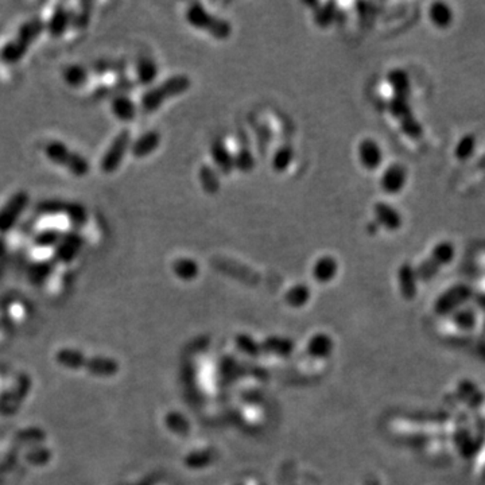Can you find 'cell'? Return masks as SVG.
Listing matches in <instances>:
<instances>
[{"instance_id":"35","label":"cell","mask_w":485,"mask_h":485,"mask_svg":"<svg viewBox=\"0 0 485 485\" xmlns=\"http://www.w3.org/2000/svg\"><path fill=\"white\" fill-rule=\"evenodd\" d=\"M334 17H336V4L334 3H328V4L323 6L320 11L316 13L314 20H316V23L320 27H328L329 24L333 23Z\"/></svg>"},{"instance_id":"37","label":"cell","mask_w":485,"mask_h":485,"mask_svg":"<svg viewBox=\"0 0 485 485\" xmlns=\"http://www.w3.org/2000/svg\"><path fill=\"white\" fill-rule=\"evenodd\" d=\"M288 297H290V300L293 302H301L307 297V288L303 287V286H298V287H295L294 290L290 291Z\"/></svg>"},{"instance_id":"19","label":"cell","mask_w":485,"mask_h":485,"mask_svg":"<svg viewBox=\"0 0 485 485\" xmlns=\"http://www.w3.org/2000/svg\"><path fill=\"white\" fill-rule=\"evenodd\" d=\"M127 62L121 59H99L93 61L89 66L91 73H95L98 76L105 75H116V76H125L127 72Z\"/></svg>"},{"instance_id":"25","label":"cell","mask_w":485,"mask_h":485,"mask_svg":"<svg viewBox=\"0 0 485 485\" xmlns=\"http://www.w3.org/2000/svg\"><path fill=\"white\" fill-rule=\"evenodd\" d=\"M63 235V231H61L59 228H45L38 231L34 236H33V244L37 248H56V245L60 243L61 238Z\"/></svg>"},{"instance_id":"22","label":"cell","mask_w":485,"mask_h":485,"mask_svg":"<svg viewBox=\"0 0 485 485\" xmlns=\"http://www.w3.org/2000/svg\"><path fill=\"white\" fill-rule=\"evenodd\" d=\"M429 18L431 23L438 29H447L452 26L454 14L450 6L444 1H436L429 8Z\"/></svg>"},{"instance_id":"38","label":"cell","mask_w":485,"mask_h":485,"mask_svg":"<svg viewBox=\"0 0 485 485\" xmlns=\"http://www.w3.org/2000/svg\"><path fill=\"white\" fill-rule=\"evenodd\" d=\"M379 228H380V225H379L378 222H372L368 224V226H367V231H368V232H369L371 235H375V233H378Z\"/></svg>"},{"instance_id":"8","label":"cell","mask_w":485,"mask_h":485,"mask_svg":"<svg viewBox=\"0 0 485 485\" xmlns=\"http://www.w3.org/2000/svg\"><path fill=\"white\" fill-rule=\"evenodd\" d=\"M85 239L79 231H66L63 232L60 243L54 248V259L62 264L73 262L81 249L84 248Z\"/></svg>"},{"instance_id":"29","label":"cell","mask_w":485,"mask_h":485,"mask_svg":"<svg viewBox=\"0 0 485 485\" xmlns=\"http://www.w3.org/2000/svg\"><path fill=\"white\" fill-rule=\"evenodd\" d=\"M235 158V169L240 170L243 173H248L255 167V158L249 147L245 144V141H243L242 147L238 151Z\"/></svg>"},{"instance_id":"30","label":"cell","mask_w":485,"mask_h":485,"mask_svg":"<svg viewBox=\"0 0 485 485\" xmlns=\"http://www.w3.org/2000/svg\"><path fill=\"white\" fill-rule=\"evenodd\" d=\"M293 158H294V150L291 146L284 144L282 147H279L272 158L274 170L278 173H282L290 166V163L293 162Z\"/></svg>"},{"instance_id":"1","label":"cell","mask_w":485,"mask_h":485,"mask_svg":"<svg viewBox=\"0 0 485 485\" xmlns=\"http://www.w3.org/2000/svg\"><path fill=\"white\" fill-rule=\"evenodd\" d=\"M190 86L192 81L185 75H176L169 77L162 81L161 84L148 88L141 95V111L146 114H154L166 101L187 92Z\"/></svg>"},{"instance_id":"36","label":"cell","mask_w":485,"mask_h":485,"mask_svg":"<svg viewBox=\"0 0 485 485\" xmlns=\"http://www.w3.org/2000/svg\"><path fill=\"white\" fill-rule=\"evenodd\" d=\"M82 10L76 14H72V27L85 29L91 20V4H82Z\"/></svg>"},{"instance_id":"15","label":"cell","mask_w":485,"mask_h":485,"mask_svg":"<svg viewBox=\"0 0 485 485\" xmlns=\"http://www.w3.org/2000/svg\"><path fill=\"white\" fill-rule=\"evenodd\" d=\"M137 86V82L134 80H131L130 77L127 76H121L119 77V80L111 85H102L100 88H98L95 92H93V98L98 99V100H101V99H114L115 96H119V95H130Z\"/></svg>"},{"instance_id":"2","label":"cell","mask_w":485,"mask_h":485,"mask_svg":"<svg viewBox=\"0 0 485 485\" xmlns=\"http://www.w3.org/2000/svg\"><path fill=\"white\" fill-rule=\"evenodd\" d=\"M45 157L56 166L65 169L70 176L76 178H84L91 173V163L81 155L80 153L72 150L63 141H52L45 146Z\"/></svg>"},{"instance_id":"14","label":"cell","mask_w":485,"mask_h":485,"mask_svg":"<svg viewBox=\"0 0 485 485\" xmlns=\"http://www.w3.org/2000/svg\"><path fill=\"white\" fill-rule=\"evenodd\" d=\"M376 222L388 231H398L402 226L401 213L387 202H376L374 206Z\"/></svg>"},{"instance_id":"12","label":"cell","mask_w":485,"mask_h":485,"mask_svg":"<svg viewBox=\"0 0 485 485\" xmlns=\"http://www.w3.org/2000/svg\"><path fill=\"white\" fill-rule=\"evenodd\" d=\"M160 144H161V134L158 131L150 130L141 134V137L137 138L135 141H132L130 151L135 158L141 160L151 155L160 147Z\"/></svg>"},{"instance_id":"11","label":"cell","mask_w":485,"mask_h":485,"mask_svg":"<svg viewBox=\"0 0 485 485\" xmlns=\"http://www.w3.org/2000/svg\"><path fill=\"white\" fill-rule=\"evenodd\" d=\"M407 181V169L402 163H392L384 170L382 187L388 194L399 193Z\"/></svg>"},{"instance_id":"20","label":"cell","mask_w":485,"mask_h":485,"mask_svg":"<svg viewBox=\"0 0 485 485\" xmlns=\"http://www.w3.org/2000/svg\"><path fill=\"white\" fill-rule=\"evenodd\" d=\"M210 155L213 158L215 164L219 167V170L222 171V174L229 176L233 171L235 158L231 154V151L228 150V147L224 144V141L219 139L212 144Z\"/></svg>"},{"instance_id":"34","label":"cell","mask_w":485,"mask_h":485,"mask_svg":"<svg viewBox=\"0 0 485 485\" xmlns=\"http://www.w3.org/2000/svg\"><path fill=\"white\" fill-rule=\"evenodd\" d=\"M399 125H401V130L404 135H407L411 139H419L424 135V127L419 121H417L415 116L402 121Z\"/></svg>"},{"instance_id":"17","label":"cell","mask_w":485,"mask_h":485,"mask_svg":"<svg viewBox=\"0 0 485 485\" xmlns=\"http://www.w3.org/2000/svg\"><path fill=\"white\" fill-rule=\"evenodd\" d=\"M91 79V70L88 66L81 63H70L62 69V80L75 89H80L88 84Z\"/></svg>"},{"instance_id":"32","label":"cell","mask_w":485,"mask_h":485,"mask_svg":"<svg viewBox=\"0 0 485 485\" xmlns=\"http://www.w3.org/2000/svg\"><path fill=\"white\" fill-rule=\"evenodd\" d=\"M52 270H53V263L47 262V261H40V262L31 264V267L29 270V275H30L31 281L42 282L52 274Z\"/></svg>"},{"instance_id":"5","label":"cell","mask_w":485,"mask_h":485,"mask_svg":"<svg viewBox=\"0 0 485 485\" xmlns=\"http://www.w3.org/2000/svg\"><path fill=\"white\" fill-rule=\"evenodd\" d=\"M37 210L40 215H49V216L62 215L73 225H77V226H81L88 222V210L80 202L49 199L45 201H40L37 205Z\"/></svg>"},{"instance_id":"10","label":"cell","mask_w":485,"mask_h":485,"mask_svg":"<svg viewBox=\"0 0 485 485\" xmlns=\"http://www.w3.org/2000/svg\"><path fill=\"white\" fill-rule=\"evenodd\" d=\"M43 33H45V20L40 17H34L20 23L17 34L13 40H17L23 47L30 50V47L36 43V40H38Z\"/></svg>"},{"instance_id":"31","label":"cell","mask_w":485,"mask_h":485,"mask_svg":"<svg viewBox=\"0 0 485 485\" xmlns=\"http://www.w3.org/2000/svg\"><path fill=\"white\" fill-rule=\"evenodd\" d=\"M173 270L182 279H192L199 274V264L192 259L181 258L174 262Z\"/></svg>"},{"instance_id":"28","label":"cell","mask_w":485,"mask_h":485,"mask_svg":"<svg viewBox=\"0 0 485 485\" xmlns=\"http://www.w3.org/2000/svg\"><path fill=\"white\" fill-rule=\"evenodd\" d=\"M336 271H337V263L330 256H323L314 265V275L321 282L329 281L333 275H336Z\"/></svg>"},{"instance_id":"23","label":"cell","mask_w":485,"mask_h":485,"mask_svg":"<svg viewBox=\"0 0 485 485\" xmlns=\"http://www.w3.org/2000/svg\"><path fill=\"white\" fill-rule=\"evenodd\" d=\"M387 81L394 91V96L408 98L411 95V81L403 69H392L387 75Z\"/></svg>"},{"instance_id":"18","label":"cell","mask_w":485,"mask_h":485,"mask_svg":"<svg viewBox=\"0 0 485 485\" xmlns=\"http://www.w3.org/2000/svg\"><path fill=\"white\" fill-rule=\"evenodd\" d=\"M137 84L141 86H150L158 76V65L150 56H141L135 65Z\"/></svg>"},{"instance_id":"24","label":"cell","mask_w":485,"mask_h":485,"mask_svg":"<svg viewBox=\"0 0 485 485\" xmlns=\"http://www.w3.org/2000/svg\"><path fill=\"white\" fill-rule=\"evenodd\" d=\"M388 111L399 124L414 116L410 99L402 98V96H392L391 98V100L388 101Z\"/></svg>"},{"instance_id":"6","label":"cell","mask_w":485,"mask_h":485,"mask_svg":"<svg viewBox=\"0 0 485 485\" xmlns=\"http://www.w3.org/2000/svg\"><path fill=\"white\" fill-rule=\"evenodd\" d=\"M30 203V194L26 190L14 193L0 208V235L11 232Z\"/></svg>"},{"instance_id":"7","label":"cell","mask_w":485,"mask_h":485,"mask_svg":"<svg viewBox=\"0 0 485 485\" xmlns=\"http://www.w3.org/2000/svg\"><path fill=\"white\" fill-rule=\"evenodd\" d=\"M456 255V248L450 242H440L434 245L429 258L417 268V275L422 279L433 278L441 267L452 262Z\"/></svg>"},{"instance_id":"21","label":"cell","mask_w":485,"mask_h":485,"mask_svg":"<svg viewBox=\"0 0 485 485\" xmlns=\"http://www.w3.org/2000/svg\"><path fill=\"white\" fill-rule=\"evenodd\" d=\"M213 265L216 268H219V271H222L228 275L232 277H240L244 281H255L256 279V274L251 270L247 268L245 265H243L240 263L232 262L229 259H220V258H215L213 259Z\"/></svg>"},{"instance_id":"33","label":"cell","mask_w":485,"mask_h":485,"mask_svg":"<svg viewBox=\"0 0 485 485\" xmlns=\"http://www.w3.org/2000/svg\"><path fill=\"white\" fill-rule=\"evenodd\" d=\"M399 279L402 284V290L404 294H413L415 290V274H414V268L410 264H403L399 270Z\"/></svg>"},{"instance_id":"13","label":"cell","mask_w":485,"mask_h":485,"mask_svg":"<svg viewBox=\"0 0 485 485\" xmlns=\"http://www.w3.org/2000/svg\"><path fill=\"white\" fill-rule=\"evenodd\" d=\"M112 115L123 123H131L137 119L138 107L130 95H119L111 99Z\"/></svg>"},{"instance_id":"16","label":"cell","mask_w":485,"mask_h":485,"mask_svg":"<svg viewBox=\"0 0 485 485\" xmlns=\"http://www.w3.org/2000/svg\"><path fill=\"white\" fill-rule=\"evenodd\" d=\"M359 157L365 169L375 170L383 161V153L380 146L374 139H364L359 146Z\"/></svg>"},{"instance_id":"9","label":"cell","mask_w":485,"mask_h":485,"mask_svg":"<svg viewBox=\"0 0 485 485\" xmlns=\"http://www.w3.org/2000/svg\"><path fill=\"white\" fill-rule=\"evenodd\" d=\"M70 27L72 13L63 4H56L50 18L45 22V33H47L54 40H60Z\"/></svg>"},{"instance_id":"27","label":"cell","mask_w":485,"mask_h":485,"mask_svg":"<svg viewBox=\"0 0 485 485\" xmlns=\"http://www.w3.org/2000/svg\"><path fill=\"white\" fill-rule=\"evenodd\" d=\"M476 147H477V141L472 134H465L460 141H457L456 147H454V157L456 160L460 162L469 161L473 154L476 153Z\"/></svg>"},{"instance_id":"3","label":"cell","mask_w":485,"mask_h":485,"mask_svg":"<svg viewBox=\"0 0 485 485\" xmlns=\"http://www.w3.org/2000/svg\"><path fill=\"white\" fill-rule=\"evenodd\" d=\"M186 20L193 27L203 30L216 40H226L231 37L232 26L228 20L212 15L201 3H192L186 10Z\"/></svg>"},{"instance_id":"4","label":"cell","mask_w":485,"mask_h":485,"mask_svg":"<svg viewBox=\"0 0 485 485\" xmlns=\"http://www.w3.org/2000/svg\"><path fill=\"white\" fill-rule=\"evenodd\" d=\"M132 141L131 131L125 128L115 135L101 157L100 169L104 174H114L121 169V163L131 148Z\"/></svg>"},{"instance_id":"26","label":"cell","mask_w":485,"mask_h":485,"mask_svg":"<svg viewBox=\"0 0 485 485\" xmlns=\"http://www.w3.org/2000/svg\"><path fill=\"white\" fill-rule=\"evenodd\" d=\"M199 178H200L202 189L206 193L215 194V193L219 192V189H220V176L212 166H209V164L201 166Z\"/></svg>"}]
</instances>
